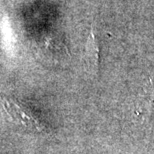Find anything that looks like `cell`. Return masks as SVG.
I'll use <instances>...</instances> for the list:
<instances>
[{"label": "cell", "mask_w": 154, "mask_h": 154, "mask_svg": "<svg viewBox=\"0 0 154 154\" xmlns=\"http://www.w3.org/2000/svg\"><path fill=\"white\" fill-rule=\"evenodd\" d=\"M0 106L12 122L28 130L41 131V124L26 106L18 100L0 94Z\"/></svg>", "instance_id": "cell-1"}, {"label": "cell", "mask_w": 154, "mask_h": 154, "mask_svg": "<svg viewBox=\"0 0 154 154\" xmlns=\"http://www.w3.org/2000/svg\"><path fill=\"white\" fill-rule=\"evenodd\" d=\"M83 63L86 72L95 76L99 69V46L93 31H91L85 44Z\"/></svg>", "instance_id": "cell-2"}]
</instances>
